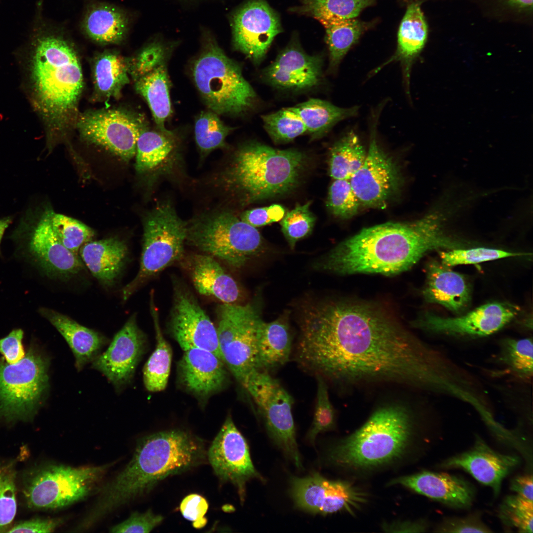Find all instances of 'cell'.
<instances>
[{
  "label": "cell",
  "instance_id": "816d5d0a",
  "mask_svg": "<svg viewBox=\"0 0 533 533\" xmlns=\"http://www.w3.org/2000/svg\"><path fill=\"white\" fill-rule=\"evenodd\" d=\"M15 474L8 466L0 465V532L10 525L16 513Z\"/></svg>",
  "mask_w": 533,
  "mask_h": 533
},
{
  "label": "cell",
  "instance_id": "7dc6e473",
  "mask_svg": "<svg viewBox=\"0 0 533 533\" xmlns=\"http://www.w3.org/2000/svg\"><path fill=\"white\" fill-rule=\"evenodd\" d=\"M533 501L518 495H509L500 506L499 517L506 526L519 532H533Z\"/></svg>",
  "mask_w": 533,
  "mask_h": 533
},
{
  "label": "cell",
  "instance_id": "be15d7a7",
  "mask_svg": "<svg viewBox=\"0 0 533 533\" xmlns=\"http://www.w3.org/2000/svg\"><path fill=\"white\" fill-rule=\"evenodd\" d=\"M13 217L8 216L0 219V246L4 233L13 221ZM0 255H1L0 247Z\"/></svg>",
  "mask_w": 533,
  "mask_h": 533
},
{
  "label": "cell",
  "instance_id": "836d02e7",
  "mask_svg": "<svg viewBox=\"0 0 533 533\" xmlns=\"http://www.w3.org/2000/svg\"><path fill=\"white\" fill-rule=\"evenodd\" d=\"M292 350V339L288 324L283 318L266 323L260 328L258 343V370L268 372L286 364Z\"/></svg>",
  "mask_w": 533,
  "mask_h": 533
},
{
  "label": "cell",
  "instance_id": "ba28073f",
  "mask_svg": "<svg viewBox=\"0 0 533 533\" xmlns=\"http://www.w3.org/2000/svg\"><path fill=\"white\" fill-rule=\"evenodd\" d=\"M186 242L236 268L259 253L264 245L256 228L225 209L203 213L188 222Z\"/></svg>",
  "mask_w": 533,
  "mask_h": 533
},
{
  "label": "cell",
  "instance_id": "60d3db41",
  "mask_svg": "<svg viewBox=\"0 0 533 533\" xmlns=\"http://www.w3.org/2000/svg\"><path fill=\"white\" fill-rule=\"evenodd\" d=\"M375 2V0H301L300 5L291 7L289 11L316 20L326 17L353 19Z\"/></svg>",
  "mask_w": 533,
  "mask_h": 533
},
{
  "label": "cell",
  "instance_id": "8fae6325",
  "mask_svg": "<svg viewBox=\"0 0 533 533\" xmlns=\"http://www.w3.org/2000/svg\"><path fill=\"white\" fill-rule=\"evenodd\" d=\"M216 313L222 360L243 385L248 376L258 370L257 343L264 321L257 306L250 304H223L218 306Z\"/></svg>",
  "mask_w": 533,
  "mask_h": 533
},
{
  "label": "cell",
  "instance_id": "11a10c76",
  "mask_svg": "<svg viewBox=\"0 0 533 533\" xmlns=\"http://www.w3.org/2000/svg\"><path fill=\"white\" fill-rule=\"evenodd\" d=\"M441 533H490L491 529L482 521L477 513L466 517L446 518L436 528Z\"/></svg>",
  "mask_w": 533,
  "mask_h": 533
},
{
  "label": "cell",
  "instance_id": "52a82bcc",
  "mask_svg": "<svg viewBox=\"0 0 533 533\" xmlns=\"http://www.w3.org/2000/svg\"><path fill=\"white\" fill-rule=\"evenodd\" d=\"M191 72L194 84L209 110L238 116L253 109L257 94L241 67L229 58L212 37L205 38Z\"/></svg>",
  "mask_w": 533,
  "mask_h": 533
},
{
  "label": "cell",
  "instance_id": "8992f818",
  "mask_svg": "<svg viewBox=\"0 0 533 533\" xmlns=\"http://www.w3.org/2000/svg\"><path fill=\"white\" fill-rule=\"evenodd\" d=\"M414 434V420L406 407L398 404L381 407L359 429L333 446L328 459L337 466L353 470L382 467L407 454Z\"/></svg>",
  "mask_w": 533,
  "mask_h": 533
},
{
  "label": "cell",
  "instance_id": "83f0119b",
  "mask_svg": "<svg viewBox=\"0 0 533 533\" xmlns=\"http://www.w3.org/2000/svg\"><path fill=\"white\" fill-rule=\"evenodd\" d=\"M185 260L193 285L200 295L214 298L223 304H233L238 299L240 291L236 282L215 258L205 254H193Z\"/></svg>",
  "mask_w": 533,
  "mask_h": 533
},
{
  "label": "cell",
  "instance_id": "c3c4849f",
  "mask_svg": "<svg viewBox=\"0 0 533 533\" xmlns=\"http://www.w3.org/2000/svg\"><path fill=\"white\" fill-rule=\"evenodd\" d=\"M317 389L313 420L306 439L313 444L318 434L332 430L336 426V413L329 396L327 382L316 377Z\"/></svg>",
  "mask_w": 533,
  "mask_h": 533
},
{
  "label": "cell",
  "instance_id": "4fadbf2b",
  "mask_svg": "<svg viewBox=\"0 0 533 533\" xmlns=\"http://www.w3.org/2000/svg\"><path fill=\"white\" fill-rule=\"evenodd\" d=\"M47 360L30 349L18 362L0 359V418L7 421L31 418L48 385Z\"/></svg>",
  "mask_w": 533,
  "mask_h": 533
},
{
  "label": "cell",
  "instance_id": "e7e4bbea",
  "mask_svg": "<svg viewBox=\"0 0 533 533\" xmlns=\"http://www.w3.org/2000/svg\"><path fill=\"white\" fill-rule=\"evenodd\" d=\"M521 6H530L532 5L533 0H510Z\"/></svg>",
  "mask_w": 533,
  "mask_h": 533
},
{
  "label": "cell",
  "instance_id": "6125c7cd",
  "mask_svg": "<svg viewBox=\"0 0 533 533\" xmlns=\"http://www.w3.org/2000/svg\"><path fill=\"white\" fill-rule=\"evenodd\" d=\"M533 486L532 475H524L513 478L510 488L519 496L533 501Z\"/></svg>",
  "mask_w": 533,
  "mask_h": 533
},
{
  "label": "cell",
  "instance_id": "7402d4cb",
  "mask_svg": "<svg viewBox=\"0 0 533 533\" xmlns=\"http://www.w3.org/2000/svg\"><path fill=\"white\" fill-rule=\"evenodd\" d=\"M518 308L499 303L485 304L457 317H442L426 314L415 325L429 331L455 335L486 336L510 322L517 315Z\"/></svg>",
  "mask_w": 533,
  "mask_h": 533
},
{
  "label": "cell",
  "instance_id": "5b68a950",
  "mask_svg": "<svg viewBox=\"0 0 533 533\" xmlns=\"http://www.w3.org/2000/svg\"><path fill=\"white\" fill-rule=\"evenodd\" d=\"M307 160L296 149L247 142L235 151L216 182L241 203H253L291 192L300 183Z\"/></svg>",
  "mask_w": 533,
  "mask_h": 533
},
{
  "label": "cell",
  "instance_id": "5bb4252c",
  "mask_svg": "<svg viewBox=\"0 0 533 533\" xmlns=\"http://www.w3.org/2000/svg\"><path fill=\"white\" fill-rule=\"evenodd\" d=\"M242 386L255 403L274 444L299 470L303 468L292 415L293 399L268 372L255 370Z\"/></svg>",
  "mask_w": 533,
  "mask_h": 533
},
{
  "label": "cell",
  "instance_id": "ffe728a7",
  "mask_svg": "<svg viewBox=\"0 0 533 533\" xmlns=\"http://www.w3.org/2000/svg\"><path fill=\"white\" fill-rule=\"evenodd\" d=\"M231 27L234 47L256 64L282 32L278 15L265 0H250L242 5L232 17Z\"/></svg>",
  "mask_w": 533,
  "mask_h": 533
},
{
  "label": "cell",
  "instance_id": "74e56055",
  "mask_svg": "<svg viewBox=\"0 0 533 533\" xmlns=\"http://www.w3.org/2000/svg\"><path fill=\"white\" fill-rule=\"evenodd\" d=\"M151 292L150 312L153 322L156 346L143 369V381L146 389L151 392L164 390L168 383L172 360V350L161 332L159 313Z\"/></svg>",
  "mask_w": 533,
  "mask_h": 533
},
{
  "label": "cell",
  "instance_id": "f6af8a7d",
  "mask_svg": "<svg viewBox=\"0 0 533 533\" xmlns=\"http://www.w3.org/2000/svg\"><path fill=\"white\" fill-rule=\"evenodd\" d=\"M54 231L62 243L78 254L81 247L92 240L94 230L79 221L53 212L51 219Z\"/></svg>",
  "mask_w": 533,
  "mask_h": 533
},
{
  "label": "cell",
  "instance_id": "ee69618b",
  "mask_svg": "<svg viewBox=\"0 0 533 533\" xmlns=\"http://www.w3.org/2000/svg\"><path fill=\"white\" fill-rule=\"evenodd\" d=\"M264 127L275 144L292 141L307 133L302 120L289 108L262 116Z\"/></svg>",
  "mask_w": 533,
  "mask_h": 533
},
{
  "label": "cell",
  "instance_id": "d6a6232c",
  "mask_svg": "<svg viewBox=\"0 0 533 533\" xmlns=\"http://www.w3.org/2000/svg\"><path fill=\"white\" fill-rule=\"evenodd\" d=\"M427 37V26L423 14L417 3H412L407 7L400 23L395 54L374 73L390 63L400 61L406 84H409L413 61L423 47Z\"/></svg>",
  "mask_w": 533,
  "mask_h": 533
},
{
  "label": "cell",
  "instance_id": "cb8c5ba5",
  "mask_svg": "<svg viewBox=\"0 0 533 533\" xmlns=\"http://www.w3.org/2000/svg\"><path fill=\"white\" fill-rule=\"evenodd\" d=\"M323 60L319 55L305 53L292 42L263 71L265 80L283 90L301 91L318 86L322 78Z\"/></svg>",
  "mask_w": 533,
  "mask_h": 533
},
{
  "label": "cell",
  "instance_id": "ac0fdd59",
  "mask_svg": "<svg viewBox=\"0 0 533 533\" xmlns=\"http://www.w3.org/2000/svg\"><path fill=\"white\" fill-rule=\"evenodd\" d=\"M207 457L217 476L236 487L242 504L249 481L256 479L266 481L254 466L247 442L230 415L213 440Z\"/></svg>",
  "mask_w": 533,
  "mask_h": 533
},
{
  "label": "cell",
  "instance_id": "94428289",
  "mask_svg": "<svg viewBox=\"0 0 533 533\" xmlns=\"http://www.w3.org/2000/svg\"><path fill=\"white\" fill-rule=\"evenodd\" d=\"M427 527L423 521H398L382 524V529L387 533H422L426 531Z\"/></svg>",
  "mask_w": 533,
  "mask_h": 533
},
{
  "label": "cell",
  "instance_id": "603a6c76",
  "mask_svg": "<svg viewBox=\"0 0 533 533\" xmlns=\"http://www.w3.org/2000/svg\"><path fill=\"white\" fill-rule=\"evenodd\" d=\"M135 156L136 171L148 176L153 184L174 179L184 170L182 154L172 131L146 128L138 139Z\"/></svg>",
  "mask_w": 533,
  "mask_h": 533
},
{
  "label": "cell",
  "instance_id": "f1b7e54d",
  "mask_svg": "<svg viewBox=\"0 0 533 533\" xmlns=\"http://www.w3.org/2000/svg\"><path fill=\"white\" fill-rule=\"evenodd\" d=\"M40 314L58 330L66 341L75 358V365L81 370L92 362L107 343L99 333L84 327L71 318L53 309L41 307Z\"/></svg>",
  "mask_w": 533,
  "mask_h": 533
},
{
  "label": "cell",
  "instance_id": "bcb514c9",
  "mask_svg": "<svg viewBox=\"0 0 533 533\" xmlns=\"http://www.w3.org/2000/svg\"><path fill=\"white\" fill-rule=\"evenodd\" d=\"M311 204L309 201L302 205L297 204L280 221L281 231L292 249L299 240L312 232L316 218L310 210Z\"/></svg>",
  "mask_w": 533,
  "mask_h": 533
},
{
  "label": "cell",
  "instance_id": "6da1fadb",
  "mask_svg": "<svg viewBox=\"0 0 533 533\" xmlns=\"http://www.w3.org/2000/svg\"><path fill=\"white\" fill-rule=\"evenodd\" d=\"M295 359L327 383H393L434 393L448 388L451 359L379 309L331 301L305 308Z\"/></svg>",
  "mask_w": 533,
  "mask_h": 533
},
{
  "label": "cell",
  "instance_id": "7c38bea8",
  "mask_svg": "<svg viewBox=\"0 0 533 533\" xmlns=\"http://www.w3.org/2000/svg\"><path fill=\"white\" fill-rule=\"evenodd\" d=\"M53 212L48 207L41 212L29 207L11 237L47 274L68 278L81 271L83 263L56 235L51 223Z\"/></svg>",
  "mask_w": 533,
  "mask_h": 533
},
{
  "label": "cell",
  "instance_id": "91938a15",
  "mask_svg": "<svg viewBox=\"0 0 533 533\" xmlns=\"http://www.w3.org/2000/svg\"><path fill=\"white\" fill-rule=\"evenodd\" d=\"M62 518H37L20 522L8 531V533H51L62 525Z\"/></svg>",
  "mask_w": 533,
  "mask_h": 533
},
{
  "label": "cell",
  "instance_id": "30bf717a",
  "mask_svg": "<svg viewBox=\"0 0 533 533\" xmlns=\"http://www.w3.org/2000/svg\"><path fill=\"white\" fill-rule=\"evenodd\" d=\"M114 463L80 467L59 464L44 467L33 477L26 490L27 501L37 509H57L71 505L100 489L101 482Z\"/></svg>",
  "mask_w": 533,
  "mask_h": 533
},
{
  "label": "cell",
  "instance_id": "277c9868",
  "mask_svg": "<svg viewBox=\"0 0 533 533\" xmlns=\"http://www.w3.org/2000/svg\"><path fill=\"white\" fill-rule=\"evenodd\" d=\"M32 104L46 128L49 147L76 126L83 87L77 52L62 32L35 40L27 63Z\"/></svg>",
  "mask_w": 533,
  "mask_h": 533
},
{
  "label": "cell",
  "instance_id": "9f6ffc18",
  "mask_svg": "<svg viewBox=\"0 0 533 533\" xmlns=\"http://www.w3.org/2000/svg\"><path fill=\"white\" fill-rule=\"evenodd\" d=\"M208 507V503L204 497L198 494H191L182 500L180 510L183 516L192 522L194 528L200 529L207 524V519L205 515Z\"/></svg>",
  "mask_w": 533,
  "mask_h": 533
},
{
  "label": "cell",
  "instance_id": "1f68e13d",
  "mask_svg": "<svg viewBox=\"0 0 533 533\" xmlns=\"http://www.w3.org/2000/svg\"><path fill=\"white\" fill-rule=\"evenodd\" d=\"M130 19L126 12L108 3L95 2L86 8L81 28L91 39L102 44H115L125 38Z\"/></svg>",
  "mask_w": 533,
  "mask_h": 533
},
{
  "label": "cell",
  "instance_id": "d4e9b609",
  "mask_svg": "<svg viewBox=\"0 0 533 533\" xmlns=\"http://www.w3.org/2000/svg\"><path fill=\"white\" fill-rule=\"evenodd\" d=\"M519 463L516 456L498 453L477 437L470 450L446 459L439 467L462 469L479 482L491 487L497 495L503 479Z\"/></svg>",
  "mask_w": 533,
  "mask_h": 533
},
{
  "label": "cell",
  "instance_id": "4316f807",
  "mask_svg": "<svg viewBox=\"0 0 533 533\" xmlns=\"http://www.w3.org/2000/svg\"><path fill=\"white\" fill-rule=\"evenodd\" d=\"M389 485L402 486L418 494L458 508L470 507L475 494L473 486L461 477L427 471L393 479L389 482Z\"/></svg>",
  "mask_w": 533,
  "mask_h": 533
},
{
  "label": "cell",
  "instance_id": "9c48e42d",
  "mask_svg": "<svg viewBox=\"0 0 533 533\" xmlns=\"http://www.w3.org/2000/svg\"><path fill=\"white\" fill-rule=\"evenodd\" d=\"M188 222L170 201L158 202L144 222L140 267L135 277L122 290L124 301L147 280L185 258Z\"/></svg>",
  "mask_w": 533,
  "mask_h": 533
},
{
  "label": "cell",
  "instance_id": "d6986e66",
  "mask_svg": "<svg viewBox=\"0 0 533 533\" xmlns=\"http://www.w3.org/2000/svg\"><path fill=\"white\" fill-rule=\"evenodd\" d=\"M373 126L365 159L349 180L361 205L383 209L400 189L401 178L392 159L379 145Z\"/></svg>",
  "mask_w": 533,
  "mask_h": 533
},
{
  "label": "cell",
  "instance_id": "44dd1931",
  "mask_svg": "<svg viewBox=\"0 0 533 533\" xmlns=\"http://www.w3.org/2000/svg\"><path fill=\"white\" fill-rule=\"evenodd\" d=\"M146 337L135 314L115 334L107 349L92 361V367L105 375L117 389L130 382L145 348Z\"/></svg>",
  "mask_w": 533,
  "mask_h": 533
},
{
  "label": "cell",
  "instance_id": "ab89813d",
  "mask_svg": "<svg viewBox=\"0 0 533 533\" xmlns=\"http://www.w3.org/2000/svg\"><path fill=\"white\" fill-rule=\"evenodd\" d=\"M367 152L358 136L350 131L331 147L329 173L334 180H350L363 164Z\"/></svg>",
  "mask_w": 533,
  "mask_h": 533
},
{
  "label": "cell",
  "instance_id": "681fc988",
  "mask_svg": "<svg viewBox=\"0 0 533 533\" xmlns=\"http://www.w3.org/2000/svg\"><path fill=\"white\" fill-rule=\"evenodd\" d=\"M361 204L349 180H334L328 191L326 206L337 217L347 219L355 216Z\"/></svg>",
  "mask_w": 533,
  "mask_h": 533
},
{
  "label": "cell",
  "instance_id": "db71d44e",
  "mask_svg": "<svg viewBox=\"0 0 533 533\" xmlns=\"http://www.w3.org/2000/svg\"><path fill=\"white\" fill-rule=\"evenodd\" d=\"M163 519L162 516L155 514L151 509L143 513L134 512L126 520L112 527L110 532L150 533L160 525Z\"/></svg>",
  "mask_w": 533,
  "mask_h": 533
},
{
  "label": "cell",
  "instance_id": "d590c367",
  "mask_svg": "<svg viewBox=\"0 0 533 533\" xmlns=\"http://www.w3.org/2000/svg\"><path fill=\"white\" fill-rule=\"evenodd\" d=\"M289 108L302 120L312 140L323 136L338 122L355 116L359 110L357 106L342 108L312 98Z\"/></svg>",
  "mask_w": 533,
  "mask_h": 533
},
{
  "label": "cell",
  "instance_id": "7a4b0ae2",
  "mask_svg": "<svg viewBox=\"0 0 533 533\" xmlns=\"http://www.w3.org/2000/svg\"><path fill=\"white\" fill-rule=\"evenodd\" d=\"M460 245L443 233L434 214L418 220L365 228L343 241L314 266L337 274H392L407 270L426 253Z\"/></svg>",
  "mask_w": 533,
  "mask_h": 533
},
{
  "label": "cell",
  "instance_id": "2e32d148",
  "mask_svg": "<svg viewBox=\"0 0 533 533\" xmlns=\"http://www.w3.org/2000/svg\"><path fill=\"white\" fill-rule=\"evenodd\" d=\"M289 493L301 510L326 515L339 512L354 514L368 499L367 493L348 481L330 480L315 472L293 476Z\"/></svg>",
  "mask_w": 533,
  "mask_h": 533
},
{
  "label": "cell",
  "instance_id": "3957f363",
  "mask_svg": "<svg viewBox=\"0 0 533 533\" xmlns=\"http://www.w3.org/2000/svg\"><path fill=\"white\" fill-rule=\"evenodd\" d=\"M204 443L190 432L174 429L147 435L138 443L126 465L101 487L86 514L94 524L109 513L150 492L168 476L181 474L204 462Z\"/></svg>",
  "mask_w": 533,
  "mask_h": 533
},
{
  "label": "cell",
  "instance_id": "b9f144b4",
  "mask_svg": "<svg viewBox=\"0 0 533 533\" xmlns=\"http://www.w3.org/2000/svg\"><path fill=\"white\" fill-rule=\"evenodd\" d=\"M233 129L226 125L215 113L210 110L201 112L194 125L195 142L201 158L214 150L226 148V139Z\"/></svg>",
  "mask_w": 533,
  "mask_h": 533
},
{
  "label": "cell",
  "instance_id": "f546056e",
  "mask_svg": "<svg viewBox=\"0 0 533 533\" xmlns=\"http://www.w3.org/2000/svg\"><path fill=\"white\" fill-rule=\"evenodd\" d=\"M80 258L91 274L110 286L121 273L128 254L125 242L117 237L90 241L79 249Z\"/></svg>",
  "mask_w": 533,
  "mask_h": 533
},
{
  "label": "cell",
  "instance_id": "f907efd6",
  "mask_svg": "<svg viewBox=\"0 0 533 533\" xmlns=\"http://www.w3.org/2000/svg\"><path fill=\"white\" fill-rule=\"evenodd\" d=\"M523 255L524 254L522 253L484 247L469 249H454L449 251H442L440 253L442 263L447 266L474 264Z\"/></svg>",
  "mask_w": 533,
  "mask_h": 533
},
{
  "label": "cell",
  "instance_id": "8d00e7d4",
  "mask_svg": "<svg viewBox=\"0 0 533 533\" xmlns=\"http://www.w3.org/2000/svg\"><path fill=\"white\" fill-rule=\"evenodd\" d=\"M129 61L118 52L106 51L95 59L93 76L96 94L102 99L117 98L129 82Z\"/></svg>",
  "mask_w": 533,
  "mask_h": 533
},
{
  "label": "cell",
  "instance_id": "e0dca14e",
  "mask_svg": "<svg viewBox=\"0 0 533 533\" xmlns=\"http://www.w3.org/2000/svg\"><path fill=\"white\" fill-rule=\"evenodd\" d=\"M172 281L173 303L168 323L171 336L184 351L203 349L222 360L216 327L187 286L177 278Z\"/></svg>",
  "mask_w": 533,
  "mask_h": 533
},
{
  "label": "cell",
  "instance_id": "484cf974",
  "mask_svg": "<svg viewBox=\"0 0 533 533\" xmlns=\"http://www.w3.org/2000/svg\"><path fill=\"white\" fill-rule=\"evenodd\" d=\"M182 385L189 391L205 397L221 390L228 379L223 361L213 352L193 348L184 351L178 363Z\"/></svg>",
  "mask_w": 533,
  "mask_h": 533
},
{
  "label": "cell",
  "instance_id": "e575fe53",
  "mask_svg": "<svg viewBox=\"0 0 533 533\" xmlns=\"http://www.w3.org/2000/svg\"><path fill=\"white\" fill-rule=\"evenodd\" d=\"M134 81L135 88L147 102L157 129L163 132H171L165 125L172 112L170 81L166 62Z\"/></svg>",
  "mask_w": 533,
  "mask_h": 533
},
{
  "label": "cell",
  "instance_id": "680465c9",
  "mask_svg": "<svg viewBox=\"0 0 533 533\" xmlns=\"http://www.w3.org/2000/svg\"><path fill=\"white\" fill-rule=\"evenodd\" d=\"M23 334L21 329H14L6 337L0 339V353L7 363L15 364L24 357L25 354L22 345Z\"/></svg>",
  "mask_w": 533,
  "mask_h": 533
},
{
  "label": "cell",
  "instance_id": "4dcf8cb0",
  "mask_svg": "<svg viewBox=\"0 0 533 533\" xmlns=\"http://www.w3.org/2000/svg\"><path fill=\"white\" fill-rule=\"evenodd\" d=\"M423 294L427 301L455 312L463 309L470 300L469 288L464 277L435 261L427 265Z\"/></svg>",
  "mask_w": 533,
  "mask_h": 533
},
{
  "label": "cell",
  "instance_id": "f5cc1de1",
  "mask_svg": "<svg viewBox=\"0 0 533 533\" xmlns=\"http://www.w3.org/2000/svg\"><path fill=\"white\" fill-rule=\"evenodd\" d=\"M167 50L161 42L154 41L143 47L129 61V72L134 79L166 62Z\"/></svg>",
  "mask_w": 533,
  "mask_h": 533
},
{
  "label": "cell",
  "instance_id": "f35d334b",
  "mask_svg": "<svg viewBox=\"0 0 533 533\" xmlns=\"http://www.w3.org/2000/svg\"><path fill=\"white\" fill-rule=\"evenodd\" d=\"M316 20L325 29L326 41L329 51V69L335 70L366 27L355 18L326 17Z\"/></svg>",
  "mask_w": 533,
  "mask_h": 533
},
{
  "label": "cell",
  "instance_id": "9a60e30c",
  "mask_svg": "<svg viewBox=\"0 0 533 533\" xmlns=\"http://www.w3.org/2000/svg\"><path fill=\"white\" fill-rule=\"evenodd\" d=\"M76 126L84 140L126 161L135 155L138 139L147 128L142 114L122 109L87 111L78 115Z\"/></svg>",
  "mask_w": 533,
  "mask_h": 533
},
{
  "label": "cell",
  "instance_id": "7bdbcfd3",
  "mask_svg": "<svg viewBox=\"0 0 533 533\" xmlns=\"http://www.w3.org/2000/svg\"><path fill=\"white\" fill-rule=\"evenodd\" d=\"M501 361L518 378L529 379L533 371V345L531 339H507L500 347Z\"/></svg>",
  "mask_w": 533,
  "mask_h": 533
},
{
  "label": "cell",
  "instance_id": "6f0895ef",
  "mask_svg": "<svg viewBox=\"0 0 533 533\" xmlns=\"http://www.w3.org/2000/svg\"><path fill=\"white\" fill-rule=\"evenodd\" d=\"M285 214L284 207L278 204L256 208L242 212L240 219L255 228L280 221Z\"/></svg>",
  "mask_w": 533,
  "mask_h": 533
}]
</instances>
